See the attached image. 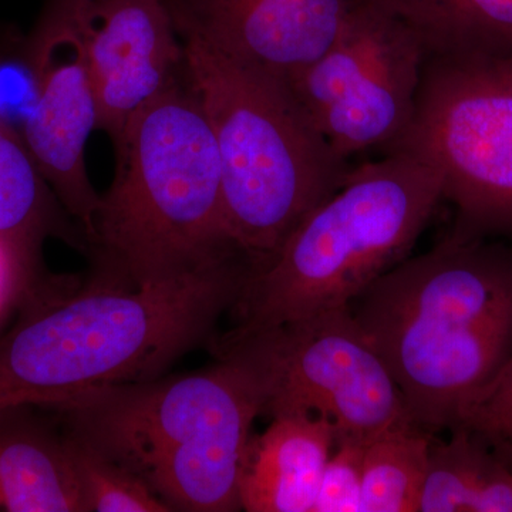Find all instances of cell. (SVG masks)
Masks as SVG:
<instances>
[{
    "label": "cell",
    "instance_id": "6",
    "mask_svg": "<svg viewBox=\"0 0 512 512\" xmlns=\"http://www.w3.org/2000/svg\"><path fill=\"white\" fill-rule=\"evenodd\" d=\"M188 80L210 123L229 238L264 266L345 180L350 167L320 136L284 82L220 50L184 40Z\"/></svg>",
    "mask_w": 512,
    "mask_h": 512
},
{
    "label": "cell",
    "instance_id": "23",
    "mask_svg": "<svg viewBox=\"0 0 512 512\" xmlns=\"http://www.w3.org/2000/svg\"><path fill=\"white\" fill-rule=\"evenodd\" d=\"M53 276L36 274L12 248L0 241V325L10 312L18 311L30 293Z\"/></svg>",
    "mask_w": 512,
    "mask_h": 512
},
{
    "label": "cell",
    "instance_id": "11",
    "mask_svg": "<svg viewBox=\"0 0 512 512\" xmlns=\"http://www.w3.org/2000/svg\"><path fill=\"white\" fill-rule=\"evenodd\" d=\"M82 29L97 130L114 144L138 111L184 76V43L164 0H89Z\"/></svg>",
    "mask_w": 512,
    "mask_h": 512
},
{
    "label": "cell",
    "instance_id": "7",
    "mask_svg": "<svg viewBox=\"0 0 512 512\" xmlns=\"http://www.w3.org/2000/svg\"><path fill=\"white\" fill-rule=\"evenodd\" d=\"M393 151L439 171L457 211L454 235L512 239V57L427 59Z\"/></svg>",
    "mask_w": 512,
    "mask_h": 512
},
{
    "label": "cell",
    "instance_id": "3",
    "mask_svg": "<svg viewBox=\"0 0 512 512\" xmlns=\"http://www.w3.org/2000/svg\"><path fill=\"white\" fill-rule=\"evenodd\" d=\"M258 377L234 356L200 372L110 384L45 409L62 429L136 473L171 512L241 511L239 473L256 417Z\"/></svg>",
    "mask_w": 512,
    "mask_h": 512
},
{
    "label": "cell",
    "instance_id": "8",
    "mask_svg": "<svg viewBox=\"0 0 512 512\" xmlns=\"http://www.w3.org/2000/svg\"><path fill=\"white\" fill-rule=\"evenodd\" d=\"M208 349L215 357H237L255 373L264 390V416L315 414L335 426L336 441L365 443L413 423L350 306L254 333L225 330Z\"/></svg>",
    "mask_w": 512,
    "mask_h": 512
},
{
    "label": "cell",
    "instance_id": "15",
    "mask_svg": "<svg viewBox=\"0 0 512 512\" xmlns=\"http://www.w3.org/2000/svg\"><path fill=\"white\" fill-rule=\"evenodd\" d=\"M49 239L89 255V239L57 200L22 136L0 121V241L36 274L47 275L43 247Z\"/></svg>",
    "mask_w": 512,
    "mask_h": 512
},
{
    "label": "cell",
    "instance_id": "21",
    "mask_svg": "<svg viewBox=\"0 0 512 512\" xmlns=\"http://www.w3.org/2000/svg\"><path fill=\"white\" fill-rule=\"evenodd\" d=\"M365 441L342 439L330 454L313 512H360Z\"/></svg>",
    "mask_w": 512,
    "mask_h": 512
},
{
    "label": "cell",
    "instance_id": "16",
    "mask_svg": "<svg viewBox=\"0 0 512 512\" xmlns=\"http://www.w3.org/2000/svg\"><path fill=\"white\" fill-rule=\"evenodd\" d=\"M404 26L427 59L512 57V0H362Z\"/></svg>",
    "mask_w": 512,
    "mask_h": 512
},
{
    "label": "cell",
    "instance_id": "10",
    "mask_svg": "<svg viewBox=\"0 0 512 512\" xmlns=\"http://www.w3.org/2000/svg\"><path fill=\"white\" fill-rule=\"evenodd\" d=\"M87 2L47 0L35 28L26 36L37 77V99L20 136L92 249L101 195L86 167L87 141L97 130L82 29Z\"/></svg>",
    "mask_w": 512,
    "mask_h": 512
},
{
    "label": "cell",
    "instance_id": "9",
    "mask_svg": "<svg viewBox=\"0 0 512 512\" xmlns=\"http://www.w3.org/2000/svg\"><path fill=\"white\" fill-rule=\"evenodd\" d=\"M426 53L396 20L352 0L335 42L286 80L306 119L340 158L390 147L416 111Z\"/></svg>",
    "mask_w": 512,
    "mask_h": 512
},
{
    "label": "cell",
    "instance_id": "22",
    "mask_svg": "<svg viewBox=\"0 0 512 512\" xmlns=\"http://www.w3.org/2000/svg\"><path fill=\"white\" fill-rule=\"evenodd\" d=\"M457 427L512 450V356L467 407Z\"/></svg>",
    "mask_w": 512,
    "mask_h": 512
},
{
    "label": "cell",
    "instance_id": "1",
    "mask_svg": "<svg viewBox=\"0 0 512 512\" xmlns=\"http://www.w3.org/2000/svg\"><path fill=\"white\" fill-rule=\"evenodd\" d=\"M251 271L241 251L133 288L94 276L86 289L55 276L30 293L0 339V409L53 406L110 384L164 375L210 348Z\"/></svg>",
    "mask_w": 512,
    "mask_h": 512
},
{
    "label": "cell",
    "instance_id": "18",
    "mask_svg": "<svg viewBox=\"0 0 512 512\" xmlns=\"http://www.w3.org/2000/svg\"><path fill=\"white\" fill-rule=\"evenodd\" d=\"M434 436L406 423L366 444L360 512L419 511Z\"/></svg>",
    "mask_w": 512,
    "mask_h": 512
},
{
    "label": "cell",
    "instance_id": "14",
    "mask_svg": "<svg viewBox=\"0 0 512 512\" xmlns=\"http://www.w3.org/2000/svg\"><path fill=\"white\" fill-rule=\"evenodd\" d=\"M0 511L84 512L70 441L45 407L0 409Z\"/></svg>",
    "mask_w": 512,
    "mask_h": 512
},
{
    "label": "cell",
    "instance_id": "19",
    "mask_svg": "<svg viewBox=\"0 0 512 512\" xmlns=\"http://www.w3.org/2000/svg\"><path fill=\"white\" fill-rule=\"evenodd\" d=\"M66 436L84 512H171L136 473Z\"/></svg>",
    "mask_w": 512,
    "mask_h": 512
},
{
    "label": "cell",
    "instance_id": "4",
    "mask_svg": "<svg viewBox=\"0 0 512 512\" xmlns=\"http://www.w3.org/2000/svg\"><path fill=\"white\" fill-rule=\"evenodd\" d=\"M113 147L116 170L89 254L96 276L143 288L241 251L228 235L217 144L187 66Z\"/></svg>",
    "mask_w": 512,
    "mask_h": 512
},
{
    "label": "cell",
    "instance_id": "2",
    "mask_svg": "<svg viewBox=\"0 0 512 512\" xmlns=\"http://www.w3.org/2000/svg\"><path fill=\"white\" fill-rule=\"evenodd\" d=\"M350 309L413 423L453 430L512 356V247L451 234L377 278Z\"/></svg>",
    "mask_w": 512,
    "mask_h": 512
},
{
    "label": "cell",
    "instance_id": "13",
    "mask_svg": "<svg viewBox=\"0 0 512 512\" xmlns=\"http://www.w3.org/2000/svg\"><path fill=\"white\" fill-rule=\"evenodd\" d=\"M336 446V429L315 414L272 417L252 434L239 473V503L248 512H313L320 480Z\"/></svg>",
    "mask_w": 512,
    "mask_h": 512
},
{
    "label": "cell",
    "instance_id": "17",
    "mask_svg": "<svg viewBox=\"0 0 512 512\" xmlns=\"http://www.w3.org/2000/svg\"><path fill=\"white\" fill-rule=\"evenodd\" d=\"M434 436L421 491V512H512V471L466 429Z\"/></svg>",
    "mask_w": 512,
    "mask_h": 512
},
{
    "label": "cell",
    "instance_id": "12",
    "mask_svg": "<svg viewBox=\"0 0 512 512\" xmlns=\"http://www.w3.org/2000/svg\"><path fill=\"white\" fill-rule=\"evenodd\" d=\"M181 40H197L286 82L335 42L352 0H164Z\"/></svg>",
    "mask_w": 512,
    "mask_h": 512
},
{
    "label": "cell",
    "instance_id": "5",
    "mask_svg": "<svg viewBox=\"0 0 512 512\" xmlns=\"http://www.w3.org/2000/svg\"><path fill=\"white\" fill-rule=\"evenodd\" d=\"M441 200L439 171L402 151L350 168L275 255L249 271L227 332H259L352 305L409 258Z\"/></svg>",
    "mask_w": 512,
    "mask_h": 512
},
{
    "label": "cell",
    "instance_id": "20",
    "mask_svg": "<svg viewBox=\"0 0 512 512\" xmlns=\"http://www.w3.org/2000/svg\"><path fill=\"white\" fill-rule=\"evenodd\" d=\"M37 99V77L26 36L0 33V121L22 133Z\"/></svg>",
    "mask_w": 512,
    "mask_h": 512
}]
</instances>
